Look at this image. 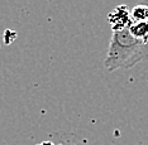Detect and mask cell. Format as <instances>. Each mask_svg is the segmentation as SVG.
Masks as SVG:
<instances>
[{"label": "cell", "mask_w": 148, "mask_h": 145, "mask_svg": "<svg viewBox=\"0 0 148 145\" xmlns=\"http://www.w3.org/2000/svg\"><path fill=\"white\" fill-rule=\"evenodd\" d=\"M39 145H55V143L53 141H51V140H46V141H42Z\"/></svg>", "instance_id": "3957f363"}, {"label": "cell", "mask_w": 148, "mask_h": 145, "mask_svg": "<svg viewBox=\"0 0 148 145\" xmlns=\"http://www.w3.org/2000/svg\"><path fill=\"white\" fill-rule=\"evenodd\" d=\"M108 22L112 25L113 32H119L132 23L130 18V10L127 8V5H118L115 9L108 14Z\"/></svg>", "instance_id": "7a4b0ae2"}, {"label": "cell", "mask_w": 148, "mask_h": 145, "mask_svg": "<svg viewBox=\"0 0 148 145\" xmlns=\"http://www.w3.org/2000/svg\"><path fill=\"white\" fill-rule=\"evenodd\" d=\"M148 58V20L133 22L113 32L104 67L108 72L130 68Z\"/></svg>", "instance_id": "6da1fadb"}]
</instances>
